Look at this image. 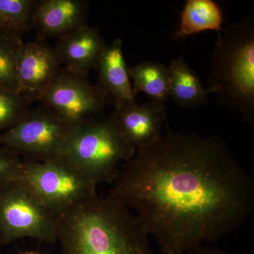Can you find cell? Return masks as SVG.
<instances>
[{
    "label": "cell",
    "instance_id": "cell-1",
    "mask_svg": "<svg viewBox=\"0 0 254 254\" xmlns=\"http://www.w3.org/2000/svg\"><path fill=\"white\" fill-rule=\"evenodd\" d=\"M108 196L131 210L163 254H182L240 228L254 184L216 136L168 131L137 149Z\"/></svg>",
    "mask_w": 254,
    "mask_h": 254
},
{
    "label": "cell",
    "instance_id": "cell-2",
    "mask_svg": "<svg viewBox=\"0 0 254 254\" xmlns=\"http://www.w3.org/2000/svg\"><path fill=\"white\" fill-rule=\"evenodd\" d=\"M56 218L63 254H152L135 214L108 195L96 193Z\"/></svg>",
    "mask_w": 254,
    "mask_h": 254
},
{
    "label": "cell",
    "instance_id": "cell-3",
    "mask_svg": "<svg viewBox=\"0 0 254 254\" xmlns=\"http://www.w3.org/2000/svg\"><path fill=\"white\" fill-rule=\"evenodd\" d=\"M210 94L254 124V18L252 15L218 33L209 75Z\"/></svg>",
    "mask_w": 254,
    "mask_h": 254
},
{
    "label": "cell",
    "instance_id": "cell-4",
    "mask_svg": "<svg viewBox=\"0 0 254 254\" xmlns=\"http://www.w3.org/2000/svg\"><path fill=\"white\" fill-rule=\"evenodd\" d=\"M136 151L109 116L71 127L64 158L97 187L114 183L120 174V163L129 161Z\"/></svg>",
    "mask_w": 254,
    "mask_h": 254
},
{
    "label": "cell",
    "instance_id": "cell-5",
    "mask_svg": "<svg viewBox=\"0 0 254 254\" xmlns=\"http://www.w3.org/2000/svg\"><path fill=\"white\" fill-rule=\"evenodd\" d=\"M23 238L55 243L57 218L20 179L0 189V240L4 245Z\"/></svg>",
    "mask_w": 254,
    "mask_h": 254
},
{
    "label": "cell",
    "instance_id": "cell-6",
    "mask_svg": "<svg viewBox=\"0 0 254 254\" xmlns=\"http://www.w3.org/2000/svg\"><path fill=\"white\" fill-rule=\"evenodd\" d=\"M21 179L55 216L97 193L96 187L64 157L23 160Z\"/></svg>",
    "mask_w": 254,
    "mask_h": 254
},
{
    "label": "cell",
    "instance_id": "cell-7",
    "mask_svg": "<svg viewBox=\"0 0 254 254\" xmlns=\"http://www.w3.org/2000/svg\"><path fill=\"white\" fill-rule=\"evenodd\" d=\"M71 127L48 107L31 108L14 126L0 133V146L25 160L46 161L64 157Z\"/></svg>",
    "mask_w": 254,
    "mask_h": 254
},
{
    "label": "cell",
    "instance_id": "cell-8",
    "mask_svg": "<svg viewBox=\"0 0 254 254\" xmlns=\"http://www.w3.org/2000/svg\"><path fill=\"white\" fill-rule=\"evenodd\" d=\"M37 101L48 107L71 127L85 123L104 111L106 98L88 75L60 68Z\"/></svg>",
    "mask_w": 254,
    "mask_h": 254
},
{
    "label": "cell",
    "instance_id": "cell-9",
    "mask_svg": "<svg viewBox=\"0 0 254 254\" xmlns=\"http://www.w3.org/2000/svg\"><path fill=\"white\" fill-rule=\"evenodd\" d=\"M61 65L55 48L46 41L23 43L17 64L18 92L37 101Z\"/></svg>",
    "mask_w": 254,
    "mask_h": 254
},
{
    "label": "cell",
    "instance_id": "cell-10",
    "mask_svg": "<svg viewBox=\"0 0 254 254\" xmlns=\"http://www.w3.org/2000/svg\"><path fill=\"white\" fill-rule=\"evenodd\" d=\"M110 116L123 136L137 149L153 144L161 137L166 120L165 103L151 100L115 109Z\"/></svg>",
    "mask_w": 254,
    "mask_h": 254
},
{
    "label": "cell",
    "instance_id": "cell-11",
    "mask_svg": "<svg viewBox=\"0 0 254 254\" xmlns=\"http://www.w3.org/2000/svg\"><path fill=\"white\" fill-rule=\"evenodd\" d=\"M88 9L83 0H36L33 28L38 39L58 38L84 26Z\"/></svg>",
    "mask_w": 254,
    "mask_h": 254
},
{
    "label": "cell",
    "instance_id": "cell-12",
    "mask_svg": "<svg viewBox=\"0 0 254 254\" xmlns=\"http://www.w3.org/2000/svg\"><path fill=\"white\" fill-rule=\"evenodd\" d=\"M95 70L98 73L95 85L103 92L108 103L115 105V109L136 103L121 38L114 40L106 46Z\"/></svg>",
    "mask_w": 254,
    "mask_h": 254
},
{
    "label": "cell",
    "instance_id": "cell-13",
    "mask_svg": "<svg viewBox=\"0 0 254 254\" xmlns=\"http://www.w3.org/2000/svg\"><path fill=\"white\" fill-rule=\"evenodd\" d=\"M106 46L98 30L86 24L58 38L54 48L64 68L88 75L96 68Z\"/></svg>",
    "mask_w": 254,
    "mask_h": 254
},
{
    "label": "cell",
    "instance_id": "cell-14",
    "mask_svg": "<svg viewBox=\"0 0 254 254\" xmlns=\"http://www.w3.org/2000/svg\"><path fill=\"white\" fill-rule=\"evenodd\" d=\"M170 98L182 108H195L206 103L210 92L198 75L189 66L184 55L172 60L168 66Z\"/></svg>",
    "mask_w": 254,
    "mask_h": 254
},
{
    "label": "cell",
    "instance_id": "cell-15",
    "mask_svg": "<svg viewBox=\"0 0 254 254\" xmlns=\"http://www.w3.org/2000/svg\"><path fill=\"white\" fill-rule=\"evenodd\" d=\"M224 14L213 0H187L181 13L180 26L175 34L177 39L206 31L217 33L223 29Z\"/></svg>",
    "mask_w": 254,
    "mask_h": 254
},
{
    "label": "cell",
    "instance_id": "cell-16",
    "mask_svg": "<svg viewBox=\"0 0 254 254\" xmlns=\"http://www.w3.org/2000/svg\"><path fill=\"white\" fill-rule=\"evenodd\" d=\"M135 96L143 92L151 100L165 103L170 98V75L163 64L145 61L128 68Z\"/></svg>",
    "mask_w": 254,
    "mask_h": 254
},
{
    "label": "cell",
    "instance_id": "cell-17",
    "mask_svg": "<svg viewBox=\"0 0 254 254\" xmlns=\"http://www.w3.org/2000/svg\"><path fill=\"white\" fill-rule=\"evenodd\" d=\"M36 0H0V33L22 40L33 27Z\"/></svg>",
    "mask_w": 254,
    "mask_h": 254
},
{
    "label": "cell",
    "instance_id": "cell-18",
    "mask_svg": "<svg viewBox=\"0 0 254 254\" xmlns=\"http://www.w3.org/2000/svg\"><path fill=\"white\" fill-rule=\"evenodd\" d=\"M23 44L22 40L0 33V85L18 93L17 64Z\"/></svg>",
    "mask_w": 254,
    "mask_h": 254
},
{
    "label": "cell",
    "instance_id": "cell-19",
    "mask_svg": "<svg viewBox=\"0 0 254 254\" xmlns=\"http://www.w3.org/2000/svg\"><path fill=\"white\" fill-rule=\"evenodd\" d=\"M34 102L31 98L0 85V133L18 123Z\"/></svg>",
    "mask_w": 254,
    "mask_h": 254
},
{
    "label": "cell",
    "instance_id": "cell-20",
    "mask_svg": "<svg viewBox=\"0 0 254 254\" xmlns=\"http://www.w3.org/2000/svg\"><path fill=\"white\" fill-rule=\"evenodd\" d=\"M22 165L19 155L0 146V189L21 179Z\"/></svg>",
    "mask_w": 254,
    "mask_h": 254
},
{
    "label": "cell",
    "instance_id": "cell-21",
    "mask_svg": "<svg viewBox=\"0 0 254 254\" xmlns=\"http://www.w3.org/2000/svg\"><path fill=\"white\" fill-rule=\"evenodd\" d=\"M182 254H231L227 251L222 250V249L217 248V247H200L194 250L190 251Z\"/></svg>",
    "mask_w": 254,
    "mask_h": 254
},
{
    "label": "cell",
    "instance_id": "cell-22",
    "mask_svg": "<svg viewBox=\"0 0 254 254\" xmlns=\"http://www.w3.org/2000/svg\"><path fill=\"white\" fill-rule=\"evenodd\" d=\"M21 254H41L37 253V252H25V253H23Z\"/></svg>",
    "mask_w": 254,
    "mask_h": 254
},
{
    "label": "cell",
    "instance_id": "cell-23",
    "mask_svg": "<svg viewBox=\"0 0 254 254\" xmlns=\"http://www.w3.org/2000/svg\"><path fill=\"white\" fill-rule=\"evenodd\" d=\"M3 246H4V245H3L1 241L0 240V254H1V248H2Z\"/></svg>",
    "mask_w": 254,
    "mask_h": 254
}]
</instances>
